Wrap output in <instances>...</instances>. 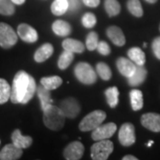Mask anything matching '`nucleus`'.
I'll return each instance as SVG.
<instances>
[{
    "label": "nucleus",
    "mask_w": 160,
    "mask_h": 160,
    "mask_svg": "<svg viewBox=\"0 0 160 160\" xmlns=\"http://www.w3.org/2000/svg\"><path fill=\"white\" fill-rule=\"evenodd\" d=\"M34 78L24 70L15 74L11 86L10 100L13 104H27L37 92Z\"/></svg>",
    "instance_id": "1"
},
{
    "label": "nucleus",
    "mask_w": 160,
    "mask_h": 160,
    "mask_svg": "<svg viewBox=\"0 0 160 160\" xmlns=\"http://www.w3.org/2000/svg\"><path fill=\"white\" fill-rule=\"evenodd\" d=\"M43 121L45 126L52 131L62 130L65 125V115L60 107L51 105L43 111Z\"/></svg>",
    "instance_id": "2"
},
{
    "label": "nucleus",
    "mask_w": 160,
    "mask_h": 160,
    "mask_svg": "<svg viewBox=\"0 0 160 160\" xmlns=\"http://www.w3.org/2000/svg\"><path fill=\"white\" fill-rule=\"evenodd\" d=\"M105 118H106V113L103 110L98 109L92 111L81 120L78 128L82 132L92 131L95 128H97L98 126H101Z\"/></svg>",
    "instance_id": "3"
},
{
    "label": "nucleus",
    "mask_w": 160,
    "mask_h": 160,
    "mask_svg": "<svg viewBox=\"0 0 160 160\" xmlns=\"http://www.w3.org/2000/svg\"><path fill=\"white\" fill-rule=\"evenodd\" d=\"M74 73L77 79L84 85H92L97 80L96 72L87 62L78 63L75 67Z\"/></svg>",
    "instance_id": "4"
},
{
    "label": "nucleus",
    "mask_w": 160,
    "mask_h": 160,
    "mask_svg": "<svg viewBox=\"0 0 160 160\" xmlns=\"http://www.w3.org/2000/svg\"><path fill=\"white\" fill-rule=\"evenodd\" d=\"M114 145L109 140L98 141L91 147V158L93 160H106L113 152Z\"/></svg>",
    "instance_id": "5"
},
{
    "label": "nucleus",
    "mask_w": 160,
    "mask_h": 160,
    "mask_svg": "<svg viewBox=\"0 0 160 160\" xmlns=\"http://www.w3.org/2000/svg\"><path fill=\"white\" fill-rule=\"evenodd\" d=\"M17 34L10 25L0 22V46L4 49H9L15 46L18 42Z\"/></svg>",
    "instance_id": "6"
},
{
    "label": "nucleus",
    "mask_w": 160,
    "mask_h": 160,
    "mask_svg": "<svg viewBox=\"0 0 160 160\" xmlns=\"http://www.w3.org/2000/svg\"><path fill=\"white\" fill-rule=\"evenodd\" d=\"M118 140L121 145L125 147H129L135 142V129L134 126L131 123L123 124L119 129Z\"/></svg>",
    "instance_id": "7"
},
{
    "label": "nucleus",
    "mask_w": 160,
    "mask_h": 160,
    "mask_svg": "<svg viewBox=\"0 0 160 160\" xmlns=\"http://www.w3.org/2000/svg\"><path fill=\"white\" fill-rule=\"evenodd\" d=\"M60 109H62L63 114L68 118H75L79 114L81 107L79 102L73 97H69L64 99L60 103Z\"/></svg>",
    "instance_id": "8"
},
{
    "label": "nucleus",
    "mask_w": 160,
    "mask_h": 160,
    "mask_svg": "<svg viewBox=\"0 0 160 160\" xmlns=\"http://www.w3.org/2000/svg\"><path fill=\"white\" fill-rule=\"evenodd\" d=\"M116 131H117V125L115 123H108L105 125H101L94 130H92V139L95 142L107 140L112 137Z\"/></svg>",
    "instance_id": "9"
},
{
    "label": "nucleus",
    "mask_w": 160,
    "mask_h": 160,
    "mask_svg": "<svg viewBox=\"0 0 160 160\" xmlns=\"http://www.w3.org/2000/svg\"><path fill=\"white\" fill-rule=\"evenodd\" d=\"M85 152V147L80 142H73L64 149L63 157L65 159L78 160L82 158Z\"/></svg>",
    "instance_id": "10"
},
{
    "label": "nucleus",
    "mask_w": 160,
    "mask_h": 160,
    "mask_svg": "<svg viewBox=\"0 0 160 160\" xmlns=\"http://www.w3.org/2000/svg\"><path fill=\"white\" fill-rule=\"evenodd\" d=\"M17 34L26 43H35L38 39L37 30L27 23H22L18 26Z\"/></svg>",
    "instance_id": "11"
},
{
    "label": "nucleus",
    "mask_w": 160,
    "mask_h": 160,
    "mask_svg": "<svg viewBox=\"0 0 160 160\" xmlns=\"http://www.w3.org/2000/svg\"><path fill=\"white\" fill-rule=\"evenodd\" d=\"M141 123L143 127L154 132H160V114L158 113H146L141 118Z\"/></svg>",
    "instance_id": "12"
},
{
    "label": "nucleus",
    "mask_w": 160,
    "mask_h": 160,
    "mask_svg": "<svg viewBox=\"0 0 160 160\" xmlns=\"http://www.w3.org/2000/svg\"><path fill=\"white\" fill-rule=\"evenodd\" d=\"M22 149L16 147L13 143L6 144L0 151L1 160H16L22 156Z\"/></svg>",
    "instance_id": "13"
},
{
    "label": "nucleus",
    "mask_w": 160,
    "mask_h": 160,
    "mask_svg": "<svg viewBox=\"0 0 160 160\" xmlns=\"http://www.w3.org/2000/svg\"><path fill=\"white\" fill-rule=\"evenodd\" d=\"M117 68L120 72V74L128 78L134 74L135 69H136V65L131 60L120 57L117 60Z\"/></svg>",
    "instance_id": "14"
},
{
    "label": "nucleus",
    "mask_w": 160,
    "mask_h": 160,
    "mask_svg": "<svg viewBox=\"0 0 160 160\" xmlns=\"http://www.w3.org/2000/svg\"><path fill=\"white\" fill-rule=\"evenodd\" d=\"M107 36L112 43L118 46H123L126 44V38L122 29L118 26H110L106 30Z\"/></svg>",
    "instance_id": "15"
},
{
    "label": "nucleus",
    "mask_w": 160,
    "mask_h": 160,
    "mask_svg": "<svg viewBox=\"0 0 160 160\" xmlns=\"http://www.w3.org/2000/svg\"><path fill=\"white\" fill-rule=\"evenodd\" d=\"M12 143L20 149H27L31 146L33 140L30 136H24L22 134L19 129H16L12 133Z\"/></svg>",
    "instance_id": "16"
},
{
    "label": "nucleus",
    "mask_w": 160,
    "mask_h": 160,
    "mask_svg": "<svg viewBox=\"0 0 160 160\" xmlns=\"http://www.w3.org/2000/svg\"><path fill=\"white\" fill-rule=\"evenodd\" d=\"M50 90L46 89L45 86L40 84V86L37 87V93L39 98L40 104H41V109L44 111L48 107H50L52 103V99L51 97V92Z\"/></svg>",
    "instance_id": "17"
},
{
    "label": "nucleus",
    "mask_w": 160,
    "mask_h": 160,
    "mask_svg": "<svg viewBox=\"0 0 160 160\" xmlns=\"http://www.w3.org/2000/svg\"><path fill=\"white\" fill-rule=\"evenodd\" d=\"M52 53H53V46L50 43H46L36 51L34 54V60L38 63L44 62L47 59L51 57Z\"/></svg>",
    "instance_id": "18"
},
{
    "label": "nucleus",
    "mask_w": 160,
    "mask_h": 160,
    "mask_svg": "<svg viewBox=\"0 0 160 160\" xmlns=\"http://www.w3.org/2000/svg\"><path fill=\"white\" fill-rule=\"evenodd\" d=\"M147 69L144 66L136 65V69L134 74L131 78H128V84L131 86H141L147 78Z\"/></svg>",
    "instance_id": "19"
},
{
    "label": "nucleus",
    "mask_w": 160,
    "mask_h": 160,
    "mask_svg": "<svg viewBox=\"0 0 160 160\" xmlns=\"http://www.w3.org/2000/svg\"><path fill=\"white\" fill-rule=\"evenodd\" d=\"M52 31L54 34L59 37H66L71 33V26L69 22L62 21V20H57L52 25Z\"/></svg>",
    "instance_id": "20"
},
{
    "label": "nucleus",
    "mask_w": 160,
    "mask_h": 160,
    "mask_svg": "<svg viewBox=\"0 0 160 160\" xmlns=\"http://www.w3.org/2000/svg\"><path fill=\"white\" fill-rule=\"evenodd\" d=\"M62 47L64 50L72 52L74 53H81L85 51L86 46L79 40L73 38H66L63 40Z\"/></svg>",
    "instance_id": "21"
},
{
    "label": "nucleus",
    "mask_w": 160,
    "mask_h": 160,
    "mask_svg": "<svg viewBox=\"0 0 160 160\" xmlns=\"http://www.w3.org/2000/svg\"><path fill=\"white\" fill-rule=\"evenodd\" d=\"M127 55L136 65L142 66L146 62V56L144 52L139 47H132L127 52Z\"/></svg>",
    "instance_id": "22"
},
{
    "label": "nucleus",
    "mask_w": 160,
    "mask_h": 160,
    "mask_svg": "<svg viewBox=\"0 0 160 160\" xmlns=\"http://www.w3.org/2000/svg\"><path fill=\"white\" fill-rule=\"evenodd\" d=\"M62 78L59 76H52V77H45L40 79V84L46 87L48 90H55L58 87L62 86Z\"/></svg>",
    "instance_id": "23"
},
{
    "label": "nucleus",
    "mask_w": 160,
    "mask_h": 160,
    "mask_svg": "<svg viewBox=\"0 0 160 160\" xmlns=\"http://www.w3.org/2000/svg\"><path fill=\"white\" fill-rule=\"evenodd\" d=\"M130 99H131V106L132 110L137 111L142 109L143 95L141 90L132 89L130 92Z\"/></svg>",
    "instance_id": "24"
},
{
    "label": "nucleus",
    "mask_w": 160,
    "mask_h": 160,
    "mask_svg": "<svg viewBox=\"0 0 160 160\" xmlns=\"http://www.w3.org/2000/svg\"><path fill=\"white\" fill-rule=\"evenodd\" d=\"M69 10V0H54L51 6V11L54 15H62Z\"/></svg>",
    "instance_id": "25"
},
{
    "label": "nucleus",
    "mask_w": 160,
    "mask_h": 160,
    "mask_svg": "<svg viewBox=\"0 0 160 160\" xmlns=\"http://www.w3.org/2000/svg\"><path fill=\"white\" fill-rule=\"evenodd\" d=\"M105 96L107 99V102L110 108H116L118 104V97L119 92L116 86H112L108 88L105 91Z\"/></svg>",
    "instance_id": "26"
},
{
    "label": "nucleus",
    "mask_w": 160,
    "mask_h": 160,
    "mask_svg": "<svg viewBox=\"0 0 160 160\" xmlns=\"http://www.w3.org/2000/svg\"><path fill=\"white\" fill-rule=\"evenodd\" d=\"M74 60V52L68 51V50H64L62 52V54L60 55L59 60H58V67L59 69L64 70L66 69L71 62Z\"/></svg>",
    "instance_id": "27"
},
{
    "label": "nucleus",
    "mask_w": 160,
    "mask_h": 160,
    "mask_svg": "<svg viewBox=\"0 0 160 160\" xmlns=\"http://www.w3.org/2000/svg\"><path fill=\"white\" fill-rule=\"evenodd\" d=\"M104 7L109 17L118 15L121 11V6L118 0H105Z\"/></svg>",
    "instance_id": "28"
},
{
    "label": "nucleus",
    "mask_w": 160,
    "mask_h": 160,
    "mask_svg": "<svg viewBox=\"0 0 160 160\" xmlns=\"http://www.w3.org/2000/svg\"><path fill=\"white\" fill-rule=\"evenodd\" d=\"M11 97V86L4 78H0V104L7 102Z\"/></svg>",
    "instance_id": "29"
},
{
    "label": "nucleus",
    "mask_w": 160,
    "mask_h": 160,
    "mask_svg": "<svg viewBox=\"0 0 160 160\" xmlns=\"http://www.w3.org/2000/svg\"><path fill=\"white\" fill-rule=\"evenodd\" d=\"M128 11L135 17H142L143 15V9L140 0H128L126 3Z\"/></svg>",
    "instance_id": "30"
},
{
    "label": "nucleus",
    "mask_w": 160,
    "mask_h": 160,
    "mask_svg": "<svg viewBox=\"0 0 160 160\" xmlns=\"http://www.w3.org/2000/svg\"><path fill=\"white\" fill-rule=\"evenodd\" d=\"M96 72L101 78L105 81H109L112 77V72L109 66L105 62H99L96 65Z\"/></svg>",
    "instance_id": "31"
},
{
    "label": "nucleus",
    "mask_w": 160,
    "mask_h": 160,
    "mask_svg": "<svg viewBox=\"0 0 160 160\" xmlns=\"http://www.w3.org/2000/svg\"><path fill=\"white\" fill-rule=\"evenodd\" d=\"M14 12L15 7L12 0H0V14L10 16Z\"/></svg>",
    "instance_id": "32"
},
{
    "label": "nucleus",
    "mask_w": 160,
    "mask_h": 160,
    "mask_svg": "<svg viewBox=\"0 0 160 160\" xmlns=\"http://www.w3.org/2000/svg\"><path fill=\"white\" fill-rule=\"evenodd\" d=\"M98 44H99V38L98 34L94 31H92L89 34L87 35L86 38V48L89 51H93L96 50Z\"/></svg>",
    "instance_id": "33"
},
{
    "label": "nucleus",
    "mask_w": 160,
    "mask_h": 160,
    "mask_svg": "<svg viewBox=\"0 0 160 160\" xmlns=\"http://www.w3.org/2000/svg\"><path fill=\"white\" fill-rule=\"evenodd\" d=\"M96 17L93 13L92 12H86L82 17V24L86 29H91L93 28L96 24Z\"/></svg>",
    "instance_id": "34"
},
{
    "label": "nucleus",
    "mask_w": 160,
    "mask_h": 160,
    "mask_svg": "<svg viewBox=\"0 0 160 160\" xmlns=\"http://www.w3.org/2000/svg\"><path fill=\"white\" fill-rule=\"evenodd\" d=\"M96 50H97L100 54H102L103 56H107V55H109V53H110V47L108 45V43H106L105 41L99 42Z\"/></svg>",
    "instance_id": "35"
},
{
    "label": "nucleus",
    "mask_w": 160,
    "mask_h": 160,
    "mask_svg": "<svg viewBox=\"0 0 160 160\" xmlns=\"http://www.w3.org/2000/svg\"><path fill=\"white\" fill-rule=\"evenodd\" d=\"M152 51L154 52L155 56L160 60V37H157L155 38L154 40L152 41Z\"/></svg>",
    "instance_id": "36"
},
{
    "label": "nucleus",
    "mask_w": 160,
    "mask_h": 160,
    "mask_svg": "<svg viewBox=\"0 0 160 160\" xmlns=\"http://www.w3.org/2000/svg\"><path fill=\"white\" fill-rule=\"evenodd\" d=\"M80 7V3L78 0H69V10L76 12Z\"/></svg>",
    "instance_id": "37"
},
{
    "label": "nucleus",
    "mask_w": 160,
    "mask_h": 160,
    "mask_svg": "<svg viewBox=\"0 0 160 160\" xmlns=\"http://www.w3.org/2000/svg\"><path fill=\"white\" fill-rule=\"evenodd\" d=\"M83 3L88 7H97L100 5V0H83Z\"/></svg>",
    "instance_id": "38"
},
{
    "label": "nucleus",
    "mask_w": 160,
    "mask_h": 160,
    "mask_svg": "<svg viewBox=\"0 0 160 160\" xmlns=\"http://www.w3.org/2000/svg\"><path fill=\"white\" fill-rule=\"evenodd\" d=\"M123 160H138V158L132 155H126L123 158Z\"/></svg>",
    "instance_id": "39"
},
{
    "label": "nucleus",
    "mask_w": 160,
    "mask_h": 160,
    "mask_svg": "<svg viewBox=\"0 0 160 160\" xmlns=\"http://www.w3.org/2000/svg\"><path fill=\"white\" fill-rule=\"evenodd\" d=\"M25 1H26V0H12V2L14 5H18V6H21V5L24 4Z\"/></svg>",
    "instance_id": "40"
},
{
    "label": "nucleus",
    "mask_w": 160,
    "mask_h": 160,
    "mask_svg": "<svg viewBox=\"0 0 160 160\" xmlns=\"http://www.w3.org/2000/svg\"><path fill=\"white\" fill-rule=\"evenodd\" d=\"M146 2H148V3H149V4H155L158 0H145Z\"/></svg>",
    "instance_id": "41"
},
{
    "label": "nucleus",
    "mask_w": 160,
    "mask_h": 160,
    "mask_svg": "<svg viewBox=\"0 0 160 160\" xmlns=\"http://www.w3.org/2000/svg\"><path fill=\"white\" fill-rule=\"evenodd\" d=\"M152 144H153V142H152V141H150V142H149V143H148V146H151V145H152Z\"/></svg>",
    "instance_id": "42"
},
{
    "label": "nucleus",
    "mask_w": 160,
    "mask_h": 160,
    "mask_svg": "<svg viewBox=\"0 0 160 160\" xmlns=\"http://www.w3.org/2000/svg\"><path fill=\"white\" fill-rule=\"evenodd\" d=\"M143 46H144V47H146V46H147V44H146V43H144V44H143Z\"/></svg>",
    "instance_id": "43"
},
{
    "label": "nucleus",
    "mask_w": 160,
    "mask_h": 160,
    "mask_svg": "<svg viewBox=\"0 0 160 160\" xmlns=\"http://www.w3.org/2000/svg\"><path fill=\"white\" fill-rule=\"evenodd\" d=\"M159 30H160V25H159Z\"/></svg>",
    "instance_id": "44"
}]
</instances>
